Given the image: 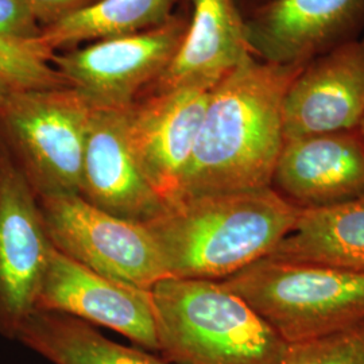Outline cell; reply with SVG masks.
<instances>
[{
    "mask_svg": "<svg viewBox=\"0 0 364 364\" xmlns=\"http://www.w3.org/2000/svg\"><path fill=\"white\" fill-rule=\"evenodd\" d=\"M302 66L250 55L221 78L210 91L178 198L272 185L285 144L284 99Z\"/></svg>",
    "mask_w": 364,
    "mask_h": 364,
    "instance_id": "1",
    "label": "cell"
},
{
    "mask_svg": "<svg viewBox=\"0 0 364 364\" xmlns=\"http://www.w3.org/2000/svg\"><path fill=\"white\" fill-rule=\"evenodd\" d=\"M299 212L269 186L183 196L144 225L170 278L223 281L270 255Z\"/></svg>",
    "mask_w": 364,
    "mask_h": 364,
    "instance_id": "2",
    "label": "cell"
},
{
    "mask_svg": "<svg viewBox=\"0 0 364 364\" xmlns=\"http://www.w3.org/2000/svg\"><path fill=\"white\" fill-rule=\"evenodd\" d=\"M151 290L168 363H281L287 343L220 281L165 278Z\"/></svg>",
    "mask_w": 364,
    "mask_h": 364,
    "instance_id": "3",
    "label": "cell"
},
{
    "mask_svg": "<svg viewBox=\"0 0 364 364\" xmlns=\"http://www.w3.org/2000/svg\"><path fill=\"white\" fill-rule=\"evenodd\" d=\"M220 282L287 344L364 320L362 272L267 255Z\"/></svg>",
    "mask_w": 364,
    "mask_h": 364,
    "instance_id": "4",
    "label": "cell"
},
{
    "mask_svg": "<svg viewBox=\"0 0 364 364\" xmlns=\"http://www.w3.org/2000/svg\"><path fill=\"white\" fill-rule=\"evenodd\" d=\"M92 105L76 90L14 91L0 142L37 197L78 195Z\"/></svg>",
    "mask_w": 364,
    "mask_h": 364,
    "instance_id": "5",
    "label": "cell"
},
{
    "mask_svg": "<svg viewBox=\"0 0 364 364\" xmlns=\"http://www.w3.org/2000/svg\"><path fill=\"white\" fill-rule=\"evenodd\" d=\"M53 247L108 278L151 290L170 278L144 224L96 208L80 195L37 197Z\"/></svg>",
    "mask_w": 364,
    "mask_h": 364,
    "instance_id": "6",
    "label": "cell"
},
{
    "mask_svg": "<svg viewBox=\"0 0 364 364\" xmlns=\"http://www.w3.org/2000/svg\"><path fill=\"white\" fill-rule=\"evenodd\" d=\"M188 25L189 21L173 15L141 33L100 39L75 52L54 53L50 63L92 107H127L169 66Z\"/></svg>",
    "mask_w": 364,
    "mask_h": 364,
    "instance_id": "7",
    "label": "cell"
},
{
    "mask_svg": "<svg viewBox=\"0 0 364 364\" xmlns=\"http://www.w3.org/2000/svg\"><path fill=\"white\" fill-rule=\"evenodd\" d=\"M52 243L38 200L0 142V333L14 338L36 311Z\"/></svg>",
    "mask_w": 364,
    "mask_h": 364,
    "instance_id": "8",
    "label": "cell"
},
{
    "mask_svg": "<svg viewBox=\"0 0 364 364\" xmlns=\"http://www.w3.org/2000/svg\"><path fill=\"white\" fill-rule=\"evenodd\" d=\"M36 311L63 313L130 338L144 351L158 352L153 290L96 273L52 248Z\"/></svg>",
    "mask_w": 364,
    "mask_h": 364,
    "instance_id": "9",
    "label": "cell"
},
{
    "mask_svg": "<svg viewBox=\"0 0 364 364\" xmlns=\"http://www.w3.org/2000/svg\"><path fill=\"white\" fill-rule=\"evenodd\" d=\"M210 91L185 87L154 92L127 107V138L144 177L166 203L177 200L193 156Z\"/></svg>",
    "mask_w": 364,
    "mask_h": 364,
    "instance_id": "10",
    "label": "cell"
},
{
    "mask_svg": "<svg viewBox=\"0 0 364 364\" xmlns=\"http://www.w3.org/2000/svg\"><path fill=\"white\" fill-rule=\"evenodd\" d=\"M250 52L262 61L305 65L360 38L364 0H267L245 19Z\"/></svg>",
    "mask_w": 364,
    "mask_h": 364,
    "instance_id": "11",
    "label": "cell"
},
{
    "mask_svg": "<svg viewBox=\"0 0 364 364\" xmlns=\"http://www.w3.org/2000/svg\"><path fill=\"white\" fill-rule=\"evenodd\" d=\"M285 141L358 130L364 117V37L306 63L284 99Z\"/></svg>",
    "mask_w": 364,
    "mask_h": 364,
    "instance_id": "12",
    "label": "cell"
},
{
    "mask_svg": "<svg viewBox=\"0 0 364 364\" xmlns=\"http://www.w3.org/2000/svg\"><path fill=\"white\" fill-rule=\"evenodd\" d=\"M127 107H92L78 195L119 219L147 224L165 210L166 203L131 151Z\"/></svg>",
    "mask_w": 364,
    "mask_h": 364,
    "instance_id": "13",
    "label": "cell"
},
{
    "mask_svg": "<svg viewBox=\"0 0 364 364\" xmlns=\"http://www.w3.org/2000/svg\"><path fill=\"white\" fill-rule=\"evenodd\" d=\"M299 210L323 209L364 195V141L359 130L285 141L272 185Z\"/></svg>",
    "mask_w": 364,
    "mask_h": 364,
    "instance_id": "14",
    "label": "cell"
},
{
    "mask_svg": "<svg viewBox=\"0 0 364 364\" xmlns=\"http://www.w3.org/2000/svg\"><path fill=\"white\" fill-rule=\"evenodd\" d=\"M250 55L246 22L235 0H193L181 46L153 84L154 92L185 87L212 90Z\"/></svg>",
    "mask_w": 364,
    "mask_h": 364,
    "instance_id": "15",
    "label": "cell"
},
{
    "mask_svg": "<svg viewBox=\"0 0 364 364\" xmlns=\"http://www.w3.org/2000/svg\"><path fill=\"white\" fill-rule=\"evenodd\" d=\"M270 257L364 273V195L329 208L301 210Z\"/></svg>",
    "mask_w": 364,
    "mask_h": 364,
    "instance_id": "16",
    "label": "cell"
},
{
    "mask_svg": "<svg viewBox=\"0 0 364 364\" xmlns=\"http://www.w3.org/2000/svg\"><path fill=\"white\" fill-rule=\"evenodd\" d=\"M14 338L53 364H170L105 338L91 324L63 313L34 311Z\"/></svg>",
    "mask_w": 364,
    "mask_h": 364,
    "instance_id": "17",
    "label": "cell"
},
{
    "mask_svg": "<svg viewBox=\"0 0 364 364\" xmlns=\"http://www.w3.org/2000/svg\"><path fill=\"white\" fill-rule=\"evenodd\" d=\"M178 0H93L88 6L43 27L34 39L54 54L60 48L93 39L141 33L165 23Z\"/></svg>",
    "mask_w": 364,
    "mask_h": 364,
    "instance_id": "18",
    "label": "cell"
},
{
    "mask_svg": "<svg viewBox=\"0 0 364 364\" xmlns=\"http://www.w3.org/2000/svg\"><path fill=\"white\" fill-rule=\"evenodd\" d=\"M52 55L36 41L25 42L0 36V78L15 91L69 87L49 64Z\"/></svg>",
    "mask_w": 364,
    "mask_h": 364,
    "instance_id": "19",
    "label": "cell"
},
{
    "mask_svg": "<svg viewBox=\"0 0 364 364\" xmlns=\"http://www.w3.org/2000/svg\"><path fill=\"white\" fill-rule=\"evenodd\" d=\"M279 364H364V320L321 336L289 343Z\"/></svg>",
    "mask_w": 364,
    "mask_h": 364,
    "instance_id": "20",
    "label": "cell"
},
{
    "mask_svg": "<svg viewBox=\"0 0 364 364\" xmlns=\"http://www.w3.org/2000/svg\"><path fill=\"white\" fill-rule=\"evenodd\" d=\"M42 26L25 0H0V36L31 42L39 37Z\"/></svg>",
    "mask_w": 364,
    "mask_h": 364,
    "instance_id": "21",
    "label": "cell"
},
{
    "mask_svg": "<svg viewBox=\"0 0 364 364\" xmlns=\"http://www.w3.org/2000/svg\"><path fill=\"white\" fill-rule=\"evenodd\" d=\"M37 18L39 25L50 26L61 21L66 15L88 6L93 0H25Z\"/></svg>",
    "mask_w": 364,
    "mask_h": 364,
    "instance_id": "22",
    "label": "cell"
},
{
    "mask_svg": "<svg viewBox=\"0 0 364 364\" xmlns=\"http://www.w3.org/2000/svg\"><path fill=\"white\" fill-rule=\"evenodd\" d=\"M15 90H13L6 81H3L0 78V108L6 103V100L9 99V96L13 93Z\"/></svg>",
    "mask_w": 364,
    "mask_h": 364,
    "instance_id": "23",
    "label": "cell"
},
{
    "mask_svg": "<svg viewBox=\"0 0 364 364\" xmlns=\"http://www.w3.org/2000/svg\"><path fill=\"white\" fill-rule=\"evenodd\" d=\"M359 132H360V135H362V138H363L364 141V117L363 119H362V122H360V124H359Z\"/></svg>",
    "mask_w": 364,
    "mask_h": 364,
    "instance_id": "24",
    "label": "cell"
},
{
    "mask_svg": "<svg viewBox=\"0 0 364 364\" xmlns=\"http://www.w3.org/2000/svg\"><path fill=\"white\" fill-rule=\"evenodd\" d=\"M252 1H255V7H257V6H259V4L264 3V1H267V0H252Z\"/></svg>",
    "mask_w": 364,
    "mask_h": 364,
    "instance_id": "25",
    "label": "cell"
}]
</instances>
